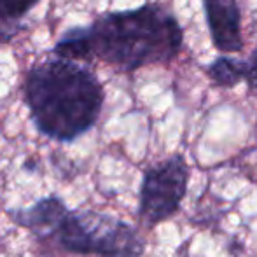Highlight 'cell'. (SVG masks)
Returning <instances> with one entry per match:
<instances>
[{
    "mask_svg": "<svg viewBox=\"0 0 257 257\" xmlns=\"http://www.w3.org/2000/svg\"><path fill=\"white\" fill-rule=\"evenodd\" d=\"M25 102L42 135L72 142L98 122L103 88L96 75L72 60H48L30 68Z\"/></svg>",
    "mask_w": 257,
    "mask_h": 257,
    "instance_id": "6da1fadb",
    "label": "cell"
},
{
    "mask_svg": "<svg viewBox=\"0 0 257 257\" xmlns=\"http://www.w3.org/2000/svg\"><path fill=\"white\" fill-rule=\"evenodd\" d=\"M86 30L91 58H100L124 72L173 60L184 39L175 16L153 2L103 14Z\"/></svg>",
    "mask_w": 257,
    "mask_h": 257,
    "instance_id": "7a4b0ae2",
    "label": "cell"
},
{
    "mask_svg": "<svg viewBox=\"0 0 257 257\" xmlns=\"http://www.w3.org/2000/svg\"><path fill=\"white\" fill-rule=\"evenodd\" d=\"M61 248L75 255L140 257L144 241L130 224L93 210L68 212L58 229Z\"/></svg>",
    "mask_w": 257,
    "mask_h": 257,
    "instance_id": "3957f363",
    "label": "cell"
},
{
    "mask_svg": "<svg viewBox=\"0 0 257 257\" xmlns=\"http://www.w3.org/2000/svg\"><path fill=\"white\" fill-rule=\"evenodd\" d=\"M189 182V168L180 154L154 165L144 173L139 194V215L154 226L179 210Z\"/></svg>",
    "mask_w": 257,
    "mask_h": 257,
    "instance_id": "277c9868",
    "label": "cell"
},
{
    "mask_svg": "<svg viewBox=\"0 0 257 257\" xmlns=\"http://www.w3.org/2000/svg\"><path fill=\"white\" fill-rule=\"evenodd\" d=\"M203 6L213 46L222 53L241 51V13L236 0H203Z\"/></svg>",
    "mask_w": 257,
    "mask_h": 257,
    "instance_id": "5b68a950",
    "label": "cell"
},
{
    "mask_svg": "<svg viewBox=\"0 0 257 257\" xmlns=\"http://www.w3.org/2000/svg\"><path fill=\"white\" fill-rule=\"evenodd\" d=\"M70 212L63 200L58 196H46L35 201L28 208H13L7 215L25 229L32 231L39 238L53 236L58 233L65 215Z\"/></svg>",
    "mask_w": 257,
    "mask_h": 257,
    "instance_id": "8992f818",
    "label": "cell"
},
{
    "mask_svg": "<svg viewBox=\"0 0 257 257\" xmlns=\"http://www.w3.org/2000/svg\"><path fill=\"white\" fill-rule=\"evenodd\" d=\"M39 0H0V44L9 42L21 30V20Z\"/></svg>",
    "mask_w": 257,
    "mask_h": 257,
    "instance_id": "52a82bcc",
    "label": "cell"
},
{
    "mask_svg": "<svg viewBox=\"0 0 257 257\" xmlns=\"http://www.w3.org/2000/svg\"><path fill=\"white\" fill-rule=\"evenodd\" d=\"M206 75L215 84L233 88L241 79L247 77V63L236 58L220 56L206 67Z\"/></svg>",
    "mask_w": 257,
    "mask_h": 257,
    "instance_id": "ba28073f",
    "label": "cell"
},
{
    "mask_svg": "<svg viewBox=\"0 0 257 257\" xmlns=\"http://www.w3.org/2000/svg\"><path fill=\"white\" fill-rule=\"evenodd\" d=\"M245 79H247L250 91L257 96V51L247 61V77Z\"/></svg>",
    "mask_w": 257,
    "mask_h": 257,
    "instance_id": "9c48e42d",
    "label": "cell"
}]
</instances>
